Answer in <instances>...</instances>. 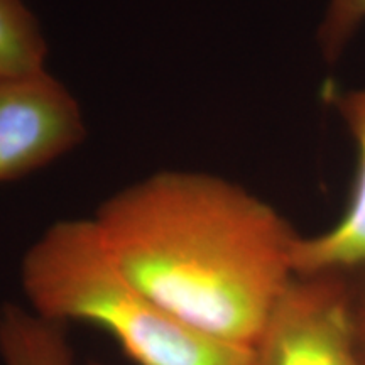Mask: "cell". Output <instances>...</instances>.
I'll return each instance as SVG.
<instances>
[{"label": "cell", "mask_w": 365, "mask_h": 365, "mask_svg": "<svg viewBox=\"0 0 365 365\" xmlns=\"http://www.w3.org/2000/svg\"><path fill=\"white\" fill-rule=\"evenodd\" d=\"M117 266L191 330L252 349L294 279L298 234L225 178L168 170L108 196L91 217Z\"/></svg>", "instance_id": "cell-1"}, {"label": "cell", "mask_w": 365, "mask_h": 365, "mask_svg": "<svg viewBox=\"0 0 365 365\" xmlns=\"http://www.w3.org/2000/svg\"><path fill=\"white\" fill-rule=\"evenodd\" d=\"M26 307L98 328L135 365H250L252 349L210 339L164 312L125 276L93 218L54 222L21 261Z\"/></svg>", "instance_id": "cell-2"}, {"label": "cell", "mask_w": 365, "mask_h": 365, "mask_svg": "<svg viewBox=\"0 0 365 365\" xmlns=\"http://www.w3.org/2000/svg\"><path fill=\"white\" fill-rule=\"evenodd\" d=\"M349 274L294 276L257 341L250 365H365Z\"/></svg>", "instance_id": "cell-3"}, {"label": "cell", "mask_w": 365, "mask_h": 365, "mask_svg": "<svg viewBox=\"0 0 365 365\" xmlns=\"http://www.w3.org/2000/svg\"><path fill=\"white\" fill-rule=\"evenodd\" d=\"M85 137L80 102L49 70L0 78V185L65 158Z\"/></svg>", "instance_id": "cell-4"}, {"label": "cell", "mask_w": 365, "mask_h": 365, "mask_svg": "<svg viewBox=\"0 0 365 365\" xmlns=\"http://www.w3.org/2000/svg\"><path fill=\"white\" fill-rule=\"evenodd\" d=\"M333 103L357 145V168L340 220L323 234L298 237L293 249L296 276L365 267V88L333 93Z\"/></svg>", "instance_id": "cell-5"}, {"label": "cell", "mask_w": 365, "mask_h": 365, "mask_svg": "<svg viewBox=\"0 0 365 365\" xmlns=\"http://www.w3.org/2000/svg\"><path fill=\"white\" fill-rule=\"evenodd\" d=\"M0 364L78 365L66 327L41 318L17 303L0 307Z\"/></svg>", "instance_id": "cell-6"}, {"label": "cell", "mask_w": 365, "mask_h": 365, "mask_svg": "<svg viewBox=\"0 0 365 365\" xmlns=\"http://www.w3.org/2000/svg\"><path fill=\"white\" fill-rule=\"evenodd\" d=\"M48 41L24 0H0V78L48 70Z\"/></svg>", "instance_id": "cell-7"}, {"label": "cell", "mask_w": 365, "mask_h": 365, "mask_svg": "<svg viewBox=\"0 0 365 365\" xmlns=\"http://www.w3.org/2000/svg\"><path fill=\"white\" fill-rule=\"evenodd\" d=\"M365 21V0H328L318 31L319 48L328 61L340 56L349 41Z\"/></svg>", "instance_id": "cell-8"}, {"label": "cell", "mask_w": 365, "mask_h": 365, "mask_svg": "<svg viewBox=\"0 0 365 365\" xmlns=\"http://www.w3.org/2000/svg\"><path fill=\"white\" fill-rule=\"evenodd\" d=\"M354 317L355 330H357V341L360 354L365 362V274H362L359 282H354Z\"/></svg>", "instance_id": "cell-9"}, {"label": "cell", "mask_w": 365, "mask_h": 365, "mask_svg": "<svg viewBox=\"0 0 365 365\" xmlns=\"http://www.w3.org/2000/svg\"><path fill=\"white\" fill-rule=\"evenodd\" d=\"M88 365H105V364H88Z\"/></svg>", "instance_id": "cell-10"}]
</instances>
